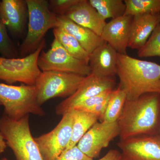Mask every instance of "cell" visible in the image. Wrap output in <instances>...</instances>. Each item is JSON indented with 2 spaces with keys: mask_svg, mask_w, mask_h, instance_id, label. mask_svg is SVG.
<instances>
[{
  "mask_svg": "<svg viewBox=\"0 0 160 160\" xmlns=\"http://www.w3.org/2000/svg\"><path fill=\"white\" fill-rule=\"evenodd\" d=\"M118 87L127 100L136 99L148 93L160 94V65L127 54H118Z\"/></svg>",
  "mask_w": 160,
  "mask_h": 160,
  "instance_id": "cell-2",
  "label": "cell"
},
{
  "mask_svg": "<svg viewBox=\"0 0 160 160\" xmlns=\"http://www.w3.org/2000/svg\"><path fill=\"white\" fill-rule=\"evenodd\" d=\"M78 25L89 29L101 36L106 24L89 0H79L65 14Z\"/></svg>",
  "mask_w": 160,
  "mask_h": 160,
  "instance_id": "cell-15",
  "label": "cell"
},
{
  "mask_svg": "<svg viewBox=\"0 0 160 160\" xmlns=\"http://www.w3.org/2000/svg\"><path fill=\"white\" fill-rule=\"evenodd\" d=\"M58 27L71 35L89 54L105 42L100 36L89 29L78 25L64 15L57 16Z\"/></svg>",
  "mask_w": 160,
  "mask_h": 160,
  "instance_id": "cell-18",
  "label": "cell"
},
{
  "mask_svg": "<svg viewBox=\"0 0 160 160\" xmlns=\"http://www.w3.org/2000/svg\"><path fill=\"white\" fill-rule=\"evenodd\" d=\"M160 23V13L135 16L132 18L128 47L139 50L145 45Z\"/></svg>",
  "mask_w": 160,
  "mask_h": 160,
  "instance_id": "cell-17",
  "label": "cell"
},
{
  "mask_svg": "<svg viewBox=\"0 0 160 160\" xmlns=\"http://www.w3.org/2000/svg\"><path fill=\"white\" fill-rule=\"evenodd\" d=\"M112 90H107L97 95L87 99L76 105L72 109L86 111L89 108L108 100Z\"/></svg>",
  "mask_w": 160,
  "mask_h": 160,
  "instance_id": "cell-26",
  "label": "cell"
},
{
  "mask_svg": "<svg viewBox=\"0 0 160 160\" xmlns=\"http://www.w3.org/2000/svg\"><path fill=\"white\" fill-rule=\"evenodd\" d=\"M78 2L79 0H50L49 1V9L57 16L65 15Z\"/></svg>",
  "mask_w": 160,
  "mask_h": 160,
  "instance_id": "cell-27",
  "label": "cell"
},
{
  "mask_svg": "<svg viewBox=\"0 0 160 160\" xmlns=\"http://www.w3.org/2000/svg\"><path fill=\"white\" fill-rule=\"evenodd\" d=\"M28 10V30L20 48L22 58L34 52L45 39L49 29L58 27L57 15L49 9V1L26 0Z\"/></svg>",
  "mask_w": 160,
  "mask_h": 160,
  "instance_id": "cell-4",
  "label": "cell"
},
{
  "mask_svg": "<svg viewBox=\"0 0 160 160\" xmlns=\"http://www.w3.org/2000/svg\"><path fill=\"white\" fill-rule=\"evenodd\" d=\"M0 160H9L7 158H1Z\"/></svg>",
  "mask_w": 160,
  "mask_h": 160,
  "instance_id": "cell-32",
  "label": "cell"
},
{
  "mask_svg": "<svg viewBox=\"0 0 160 160\" xmlns=\"http://www.w3.org/2000/svg\"><path fill=\"white\" fill-rule=\"evenodd\" d=\"M72 122V112L69 111L51 131L34 138L43 160H56L66 150L71 139Z\"/></svg>",
  "mask_w": 160,
  "mask_h": 160,
  "instance_id": "cell-9",
  "label": "cell"
},
{
  "mask_svg": "<svg viewBox=\"0 0 160 160\" xmlns=\"http://www.w3.org/2000/svg\"><path fill=\"white\" fill-rule=\"evenodd\" d=\"M53 33L54 38L69 54L76 58L89 64L90 54L72 36L59 27L53 29Z\"/></svg>",
  "mask_w": 160,
  "mask_h": 160,
  "instance_id": "cell-20",
  "label": "cell"
},
{
  "mask_svg": "<svg viewBox=\"0 0 160 160\" xmlns=\"http://www.w3.org/2000/svg\"><path fill=\"white\" fill-rule=\"evenodd\" d=\"M103 20L112 19L125 15L126 6L122 0H89Z\"/></svg>",
  "mask_w": 160,
  "mask_h": 160,
  "instance_id": "cell-21",
  "label": "cell"
},
{
  "mask_svg": "<svg viewBox=\"0 0 160 160\" xmlns=\"http://www.w3.org/2000/svg\"><path fill=\"white\" fill-rule=\"evenodd\" d=\"M0 106H2V103L1 102H0Z\"/></svg>",
  "mask_w": 160,
  "mask_h": 160,
  "instance_id": "cell-33",
  "label": "cell"
},
{
  "mask_svg": "<svg viewBox=\"0 0 160 160\" xmlns=\"http://www.w3.org/2000/svg\"><path fill=\"white\" fill-rule=\"evenodd\" d=\"M0 102L4 107V114L12 119L19 120L30 113L40 116L46 114L38 102L35 86L0 83Z\"/></svg>",
  "mask_w": 160,
  "mask_h": 160,
  "instance_id": "cell-5",
  "label": "cell"
},
{
  "mask_svg": "<svg viewBox=\"0 0 160 160\" xmlns=\"http://www.w3.org/2000/svg\"><path fill=\"white\" fill-rule=\"evenodd\" d=\"M118 52L104 42L90 54L91 73L106 78H114L117 73Z\"/></svg>",
  "mask_w": 160,
  "mask_h": 160,
  "instance_id": "cell-16",
  "label": "cell"
},
{
  "mask_svg": "<svg viewBox=\"0 0 160 160\" xmlns=\"http://www.w3.org/2000/svg\"><path fill=\"white\" fill-rule=\"evenodd\" d=\"M120 140L140 135L159 134L160 94L148 93L126 100L118 120Z\"/></svg>",
  "mask_w": 160,
  "mask_h": 160,
  "instance_id": "cell-1",
  "label": "cell"
},
{
  "mask_svg": "<svg viewBox=\"0 0 160 160\" xmlns=\"http://www.w3.org/2000/svg\"><path fill=\"white\" fill-rule=\"evenodd\" d=\"M55 160H94L82 152L77 146L65 150Z\"/></svg>",
  "mask_w": 160,
  "mask_h": 160,
  "instance_id": "cell-28",
  "label": "cell"
},
{
  "mask_svg": "<svg viewBox=\"0 0 160 160\" xmlns=\"http://www.w3.org/2000/svg\"><path fill=\"white\" fill-rule=\"evenodd\" d=\"M7 144L2 133L0 132V154L5 151L7 147Z\"/></svg>",
  "mask_w": 160,
  "mask_h": 160,
  "instance_id": "cell-31",
  "label": "cell"
},
{
  "mask_svg": "<svg viewBox=\"0 0 160 160\" xmlns=\"http://www.w3.org/2000/svg\"><path fill=\"white\" fill-rule=\"evenodd\" d=\"M46 47L45 40L34 52L21 58L0 56V80L8 85L17 82L35 86L42 72L38 66L40 53Z\"/></svg>",
  "mask_w": 160,
  "mask_h": 160,
  "instance_id": "cell-7",
  "label": "cell"
},
{
  "mask_svg": "<svg viewBox=\"0 0 160 160\" xmlns=\"http://www.w3.org/2000/svg\"><path fill=\"white\" fill-rule=\"evenodd\" d=\"M0 3H1V1H0Z\"/></svg>",
  "mask_w": 160,
  "mask_h": 160,
  "instance_id": "cell-35",
  "label": "cell"
},
{
  "mask_svg": "<svg viewBox=\"0 0 160 160\" xmlns=\"http://www.w3.org/2000/svg\"><path fill=\"white\" fill-rule=\"evenodd\" d=\"M133 17L124 15L111 19L106 23L101 38L118 53L127 54L130 26Z\"/></svg>",
  "mask_w": 160,
  "mask_h": 160,
  "instance_id": "cell-13",
  "label": "cell"
},
{
  "mask_svg": "<svg viewBox=\"0 0 160 160\" xmlns=\"http://www.w3.org/2000/svg\"><path fill=\"white\" fill-rule=\"evenodd\" d=\"M98 160H123L122 153L116 149H111L102 158Z\"/></svg>",
  "mask_w": 160,
  "mask_h": 160,
  "instance_id": "cell-30",
  "label": "cell"
},
{
  "mask_svg": "<svg viewBox=\"0 0 160 160\" xmlns=\"http://www.w3.org/2000/svg\"><path fill=\"white\" fill-rule=\"evenodd\" d=\"M38 66L42 72H71L85 77L91 73L89 64L71 56L55 38L50 49L41 52Z\"/></svg>",
  "mask_w": 160,
  "mask_h": 160,
  "instance_id": "cell-8",
  "label": "cell"
},
{
  "mask_svg": "<svg viewBox=\"0 0 160 160\" xmlns=\"http://www.w3.org/2000/svg\"><path fill=\"white\" fill-rule=\"evenodd\" d=\"M159 135L160 136V129L159 130Z\"/></svg>",
  "mask_w": 160,
  "mask_h": 160,
  "instance_id": "cell-34",
  "label": "cell"
},
{
  "mask_svg": "<svg viewBox=\"0 0 160 160\" xmlns=\"http://www.w3.org/2000/svg\"><path fill=\"white\" fill-rule=\"evenodd\" d=\"M125 15L160 13V0H125Z\"/></svg>",
  "mask_w": 160,
  "mask_h": 160,
  "instance_id": "cell-23",
  "label": "cell"
},
{
  "mask_svg": "<svg viewBox=\"0 0 160 160\" xmlns=\"http://www.w3.org/2000/svg\"><path fill=\"white\" fill-rule=\"evenodd\" d=\"M0 54L8 58L17 57L18 51L9 38L6 27L0 22Z\"/></svg>",
  "mask_w": 160,
  "mask_h": 160,
  "instance_id": "cell-25",
  "label": "cell"
},
{
  "mask_svg": "<svg viewBox=\"0 0 160 160\" xmlns=\"http://www.w3.org/2000/svg\"><path fill=\"white\" fill-rule=\"evenodd\" d=\"M86 77L71 72L42 71L35 85L38 103L42 106L52 98L69 97L77 91Z\"/></svg>",
  "mask_w": 160,
  "mask_h": 160,
  "instance_id": "cell-6",
  "label": "cell"
},
{
  "mask_svg": "<svg viewBox=\"0 0 160 160\" xmlns=\"http://www.w3.org/2000/svg\"><path fill=\"white\" fill-rule=\"evenodd\" d=\"M140 58L160 57V23L152 32L146 44L138 50Z\"/></svg>",
  "mask_w": 160,
  "mask_h": 160,
  "instance_id": "cell-24",
  "label": "cell"
},
{
  "mask_svg": "<svg viewBox=\"0 0 160 160\" xmlns=\"http://www.w3.org/2000/svg\"><path fill=\"white\" fill-rule=\"evenodd\" d=\"M127 100L126 93L118 87L112 91L107 108L100 122H114L119 118Z\"/></svg>",
  "mask_w": 160,
  "mask_h": 160,
  "instance_id": "cell-22",
  "label": "cell"
},
{
  "mask_svg": "<svg viewBox=\"0 0 160 160\" xmlns=\"http://www.w3.org/2000/svg\"><path fill=\"white\" fill-rule=\"evenodd\" d=\"M27 16L26 0H2L1 2L0 22L15 36L22 34Z\"/></svg>",
  "mask_w": 160,
  "mask_h": 160,
  "instance_id": "cell-14",
  "label": "cell"
},
{
  "mask_svg": "<svg viewBox=\"0 0 160 160\" xmlns=\"http://www.w3.org/2000/svg\"><path fill=\"white\" fill-rule=\"evenodd\" d=\"M70 111L73 116L72 132L71 139L66 150L77 146L83 136L99 120L98 116L89 112L74 109Z\"/></svg>",
  "mask_w": 160,
  "mask_h": 160,
  "instance_id": "cell-19",
  "label": "cell"
},
{
  "mask_svg": "<svg viewBox=\"0 0 160 160\" xmlns=\"http://www.w3.org/2000/svg\"><path fill=\"white\" fill-rule=\"evenodd\" d=\"M0 132L16 160H44L31 133L29 115L16 121L4 114L0 117Z\"/></svg>",
  "mask_w": 160,
  "mask_h": 160,
  "instance_id": "cell-3",
  "label": "cell"
},
{
  "mask_svg": "<svg viewBox=\"0 0 160 160\" xmlns=\"http://www.w3.org/2000/svg\"><path fill=\"white\" fill-rule=\"evenodd\" d=\"M119 134L118 122H98L83 136L77 146L84 154L93 159L98 157L102 149L108 147Z\"/></svg>",
  "mask_w": 160,
  "mask_h": 160,
  "instance_id": "cell-10",
  "label": "cell"
},
{
  "mask_svg": "<svg viewBox=\"0 0 160 160\" xmlns=\"http://www.w3.org/2000/svg\"><path fill=\"white\" fill-rule=\"evenodd\" d=\"M123 160H160V136L140 135L120 140Z\"/></svg>",
  "mask_w": 160,
  "mask_h": 160,
  "instance_id": "cell-12",
  "label": "cell"
},
{
  "mask_svg": "<svg viewBox=\"0 0 160 160\" xmlns=\"http://www.w3.org/2000/svg\"><path fill=\"white\" fill-rule=\"evenodd\" d=\"M109 99L104 101L103 102L100 103L97 105H96V106L89 108L85 111L89 112L97 115L99 118L100 121H101L106 111Z\"/></svg>",
  "mask_w": 160,
  "mask_h": 160,
  "instance_id": "cell-29",
  "label": "cell"
},
{
  "mask_svg": "<svg viewBox=\"0 0 160 160\" xmlns=\"http://www.w3.org/2000/svg\"><path fill=\"white\" fill-rule=\"evenodd\" d=\"M116 83L114 78H106L90 73L77 91L60 103L56 108V113L63 116L76 105L87 99L107 90L114 89Z\"/></svg>",
  "mask_w": 160,
  "mask_h": 160,
  "instance_id": "cell-11",
  "label": "cell"
}]
</instances>
